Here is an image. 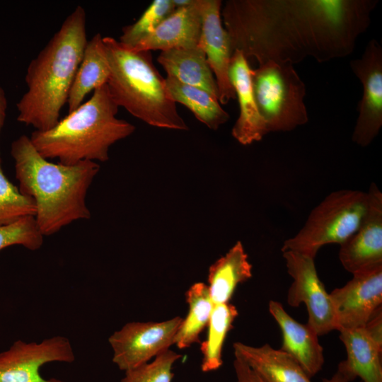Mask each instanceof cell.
I'll return each instance as SVG.
<instances>
[{"instance_id":"obj_14","label":"cell","mask_w":382,"mask_h":382,"mask_svg":"<svg viewBox=\"0 0 382 382\" xmlns=\"http://www.w3.org/2000/svg\"><path fill=\"white\" fill-rule=\"evenodd\" d=\"M220 0H201L202 27L198 46L204 52L207 63L215 78L219 102L226 105L236 98L229 77L233 50L230 38L222 25Z\"/></svg>"},{"instance_id":"obj_21","label":"cell","mask_w":382,"mask_h":382,"mask_svg":"<svg viewBox=\"0 0 382 382\" xmlns=\"http://www.w3.org/2000/svg\"><path fill=\"white\" fill-rule=\"evenodd\" d=\"M110 74L103 37L98 33L86 45L70 89L66 103L68 113L80 106L87 94L106 84Z\"/></svg>"},{"instance_id":"obj_2","label":"cell","mask_w":382,"mask_h":382,"mask_svg":"<svg viewBox=\"0 0 382 382\" xmlns=\"http://www.w3.org/2000/svg\"><path fill=\"white\" fill-rule=\"evenodd\" d=\"M11 154L18 188L34 201V217L43 236L75 221L90 219L86 197L100 170L97 162L52 163L40 155L25 134L12 142Z\"/></svg>"},{"instance_id":"obj_1","label":"cell","mask_w":382,"mask_h":382,"mask_svg":"<svg viewBox=\"0 0 382 382\" xmlns=\"http://www.w3.org/2000/svg\"><path fill=\"white\" fill-rule=\"evenodd\" d=\"M378 0H228L221 16L233 51L258 65L345 57L365 32Z\"/></svg>"},{"instance_id":"obj_27","label":"cell","mask_w":382,"mask_h":382,"mask_svg":"<svg viewBox=\"0 0 382 382\" xmlns=\"http://www.w3.org/2000/svg\"><path fill=\"white\" fill-rule=\"evenodd\" d=\"M35 214L34 201L8 179L0 160V225L9 224L26 216H35Z\"/></svg>"},{"instance_id":"obj_25","label":"cell","mask_w":382,"mask_h":382,"mask_svg":"<svg viewBox=\"0 0 382 382\" xmlns=\"http://www.w3.org/2000/svg\"><path fill=\"white\" fill-rule=\"evenodd\" d=\"M238 316L236 307L229 302L214 305L207 327V338L200 346L202 354L201 370L203 372L214 371L221 366L223 346Z\"/></svg>"},{"instance_id":"obj_20","label":"cell","mask_w":382,"mask_h":382,"mask_svg":"<svg viewBox=\"0 0 382 382\" xmlns=\"http://www.w3.org/2000/svg\"><path fill=\"white\" fill-rule=\"evenodd\" d=\"M157 61L167 75L183 83L199 88L219 100L215 78L204 52L199 46L162 51Z\"/></svg>"},{"instance_id":"obj_11","label":"cell","mask_w":382,"mask_h":382,"mask_svg":"<svg viewBox=\"0 0 382 382\" xmlns=\"http://www.w3.org/2000/svg\"><path fill=\"white\" fill-rule=\"evenodd\" d=\"M350 67L363 88L358 104L359 116L352 136L362 147L369 146L382 127V47L371 40L361 57L350 62Z\"/></svg>"},{"instance_id":"obj_24","label":"cell","mask_w":382,"mask_h":382,"mask_svg":"<svg viewBox=\"0 0 382 382\" xmlns=\"http://www.w3.org/2000/svg\"><path fill=\"white\" fill-rule=\"evenodd\" d=\"M188 312L176 332L174 345L185 349L199 342V335L208 325L214 303L212 301L207 284H193L185 293Z\"/></svg>"},{"instance_id":"obj_22","label":"cell","mask_w":382,"mask_h":382,"mask_svg":"<svg viewBox=\"0 0 382 382\" xmlns=\"http://www.w3.org/2000/svg\"><path fill=\"white\" fill-rule=\"evenodd\" d=\"M252 277V265L241 241L209 269L208 289L214 304L228 303L238 284Z\"/></svg>"},{"instance_id":"obj_9","label":"cell","mask_w":382,"mask_h":382,"mask_svg":"<svg viewBox=\"0 0 382 382\" xmlns=\"http://www.w3.org/2000/svg\"><path fill=\"white\" fill-rule=\"evenodd\" d=\"M183 318L175 316L161 322H129L108 338L112 362L127 371L149 361L174 345Z\"/></svg>"},{"instance_id":"obj_6","label":"cell","mask_w":382,"mask_h":382,"mask_svg":"<svg viewBox=\"0 0 382 382\" xmlns=\"http://www.w3.org/2000/svg\"><path fill=\"white\" fill-rule=\"evenodd\" d=\"M368 207L367 192H331L311 211L299 231L284 242L282 251L292 250L315 258L323 245H341L358 229Z\"/></svg>"},{"instance_id":"obj_12","label":"cell","mask_w":382,"mask_h":382,"mask_svg":"<svg viewBox=\"0 0 382 382\" xmlns=\"http://www.w3.org/2000/svg\"><path fill=\"white\" fill-rule=\"evenodd\" d=\"M367 193L369 207L359 227L340 245V261L353 275L382 266V193L375 183Z\"/></svg>"},{"instance_id":"obj_34","label":"cell","mask_w":382,"mask_h":382,"mask_svg":"<svg viewBox=\"0 0 382 382\" xmlns=\"http://www.w3.org/2000/svg\"><path fill=\"white\" fill-rule=\"evenodd\" d=\"M194 0H172L175 8L189 6Z\"/></svg>"},{"instance_id":"obj_4","label":"cell","mask_w":382,"mask_h":382,"mask_svg":"<svg viewBox=\"0 0 382 382\" xmlns=\"http://www.w3.org/2000/svg\"><path fill=\"white\" fill-rule=\"evenodd\" d=\"M118 109L106 83L51 129L33 132L30 141L44 158L62 164L105 162L110 147L135 130L132 124L116 117Z\"/></svg>"},{"instance_id":"obj_7","label":"cell","mask_w":382,"mask_h":382,"mask_svg":"<svg viewBox=\"0 0 382 382\" xmlns=\"http://www.w3.org/2000/svg\"><path fill=\"white\" fill-rule=\"evenodd\" d=\"M250 77L255 103L268 133L291 131L307 123L306 86L292 64L267 61L251 69Z\"/></svg>"},{"instance_id":"obj_26","label":"cell","mask_w":382,"mask_h":382,"mask_svg":"<svg viewBox=\"0 0 382 382\" xmlns=\"http://www.w3.org/2000/svg\"><path fill=\"white\" fill-rule=\"evenodd\" d=\"M175 10L172 0L153 1L136 22L122 28V34L118 41L125 47L132 50Z\"/></svg>"},{"instance_id":"obj_5","label":"cell","mask_w":382,"mask_h":382,"mask_svg":"<svg viewBox=\"0 0 382 382\" xmlns=\"http://www.w3.org/2000/svg\"><path fill=\"white\" fill-rule=\"evenodd\" d=\"M103 42L110 74L107 85L117 105L134 117L156 127L187 130L151 51H134L112 37Z\"/></svg>"},{"instance_id":"obj_28","label":"cell","mask_w":382,"mask_h":382,"mask_svg":"<svg viewBox=\"0 0 382 382\" xmlns=\"http://www.w3.org/2000/svg\"><path fill=\"white\" fill-rule=\"evenodd\" d=\"M181 354L168 349L148 361L125 371L120 382H172L174 364Z\"/></svg>"},{"instance_id":"obj_31","label":"cell","mask_w":382,"mask_h":382,"mask_svg":"<svg viewBox=\"0 0 382 382\" xmlns=\"http://www.w3.org/2000/svg\"><path fill=\"white\" fill-rule=\"evenodd\" d=\"M364 328L374 342L382 347V310L380 307L370 318Z\"/></svg>"},{"instance_id":"obj_16","label":"cell","mask_w":382,"mask_h":382,"mask_svg":"<svg viewBox=\"0 0 382 382\" xmlns=\"http://www.w3.org/2000/svg\"><path fill=\"white\" fill-rule=\"evenodd\" d=\"M202 27L201 0L177 8L153 33L141 40L132 50L165 51L173 48L198 46Z\"/></svg>"},{"instance_id":"obj_23","label":"cell","mask_w":382,"mask_h":382,"mask_svg":"<svg viewBox=\"0 0 382 382\" xmlns=\"http://www.w3.org/2000/svg\"><path fill=\"white\" fill-rule=\"evenodd\" d=\"M166 85L171 99L187 107L201 122L211 129L216 130L229 119L219 100L207 91L183 83L167 75Z\"/></svg>"},{"instance_id":"obj_19","label":"cell","mask_w":382,"mask_h":382,"mask_svg":"<svg viewBox=\"0 0 382 382\" xmlns=\"http://www.w3.org/2000/svg\"><path fill=\"white\" fill-rule=\"evenodd\" d=\"M233 347L235 357L244 361L265 382H311L296 361L269 344L253 347L237 342Z\"/></svg>"},{"instance_id":"obj_33","label":"cell","mask_w":382,"mask_h":382,"mask_svg":"<svg viewBox=\"0 0 382 382\" xmlns=\"http://www.w3.org/2000/svg\"><path fill=\"white\" fill-rule=\"evenodd\" d=\"M322 382H349L338 371H336L330 378H324Z\"/></svg>"},{"instance_id":"obj_15","label":"cell","mask_w":382,"mask_h":382,"mask_svg":"<svg viewBox=\"0 0 382 382\" xmlns=\"http://www.w3.org/2000/svg\"><path fill=\"white\" fill-rule=\"evenodd\" d=\"M248 61L239 50L231 59L229 77L239 104V116L232 130L233 137L243 145L260 141L268 134L254 98Z\"/></svg>"},{"instance_id":"obj_3","label":"cell","mask_w":382,"mask_h":382,"mask_svg":"<svg viewBox=\"0 0 382 382\" xmlns=\"http://www.w3.org/2000/svg\"><path fill=\"white\" fill-rule=\"evenodd\" d=\"M86 25L85 10L77 6L30 61L27 91L16 104L19 122L45 131L59 121L88 41Z\"/></svg>"},{"instance_id":"obj_17","label":"cell","mask_w":382,"mask_h":382,"mask_svg":"<svg viewBox=\"0 0 382 382\" xmlns=\"http://www.w3.org/2000/svg\"><path fill=\"white\" fill-rule=\"evenodd\" d=\"M269 311L282 331L280 349L296 361L310 378L314 376L322 369L325 361L318 335L307 323L301 324L294 320L278 301H270Z\"/></svg>"},{"instance_id":"obj_10","label":"cell","mask_w":382,"mask_h":382,"mask_svg":"<svg viewBox=\"0 0 382 382\" xmlns=\"http://www.w3.org/2000/svg\"><path fill=\"white\" fill-rule=\"evenodd\" d=\"M74 360L71 344L64 336L47 338L40 343L18 340L0 352V382H65L43 378L40 369L50 362L72 363Z\"/></svg>"},{"instance_id":"obj_8","label":"cell","mask_w":382,"mask_h":382,"mask_svg":"<svg viewBox=\"0 0 382 382\" xmlns=\"http://www.w3.org/2000/svg\"><path fill=\"white\" fill-rule=\"evenodd\" d=\"M287 272L293 279L287 292V303L292 307L304 303L307 324L320 336L337 330L334 308L316 269L314 258L292 251H283Z\"/></svg>"},{"instance_id":"obj_13","label":"cell","mask_w":382,"mask_h":382,"mask_svg":"<svg viewBox=\"0 0 382 382\" xmlns=\"http://www.w3.org/2000/svg\"><path fill=\"white\" fill-rule=\"evenodd\" d=\"M337 330L361 328L382 304V266L356 274L330 294Z\"/></svg>"},{"instance_id":"obj_18","label":"cell","mask_w":382,"mask_h":382,"mask_svg":"<svg viewBox=\"0 0 382 382\" xmlns=\"http://www.w3.org/2000/svg\"><path fill=\"white\" fill-rule=\"evenodd\" d=\"M338 331L347 359L339 363L337 371L349 382L357 378L361 382H382V347L374 342L364 327Z\"/></svg>"},{"instance_id":"obj_32","label":"cell","mask_w":382,"mask_h":382,"mask_svg":"<svg viewBox=\"0 0 382 382\" xmlns=\"http://www.w3.org/2000/svg\"><path fill=\"white\" fill-rule=\"evenodd\" d=\"M7 108L8 103L6 93L0 85V136L6 120Z\"/></svg>"},{"instance_id":"obj_30","label":"cell","mask_w":382,"mask_h":382,"mask_svg":"<svg viewBox=\"0 0 382 382\" xmlns=\"http://www.w3.org/2000/svg\"><path fill=\"white\" fill-rule=\"evenodd\" d=\"M233 368L236 382H265L244 361L235 357Z\"/></svg>"},{"instance_id":"obj_29","label":"cell","mask_w":382,"mask_h":382,"mask_svg":"<svg viewBox=\"0 0 382 382\" xmlns=\"http://www.w3.org/2000/svg\"><path fill=\"white\" fill-rule=\"evenodd\" d=\"M43 237L35 217L26 216L9 224L0 225V250L12 245L36 250L41 248Z\"/></svg>"}]
</instances>
